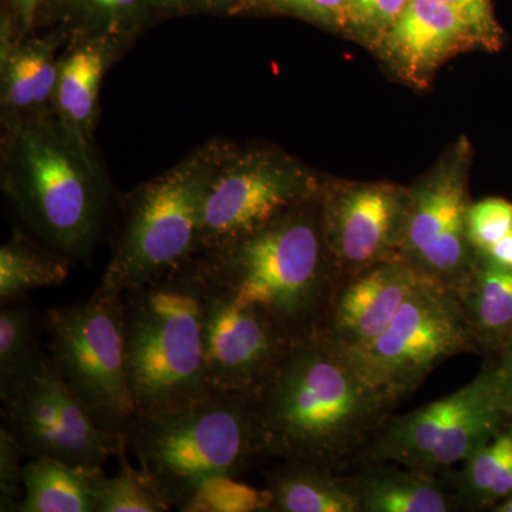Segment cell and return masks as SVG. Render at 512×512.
I'll return each mask as SVG.
<instances>
[{
  "label": "cell",
  "instance_id": "12",
  "mask_svg": "<svg viewBox=\"0 0 512 512\" xmlns=\"http://www.w3.org/2000/svg\"><path fill=\"white\" fill-rule=\"evenodd\" d=\"M0 399L3 427L28 458L103 470L123 447V431L101 424L57 376L47 355L0 392Z\"/></svg>",
  "mask_w": 512,
  "mask_h": 512
},
{
  "label": "cell",
  "instance_id": "33",
  "mask_svg": "<svg viewBox=\"0 0 512 512\" xmlns=\"http://www.w3.org/2000/svg\"><path fill=\"white\" fill-rule=\"evenodd\" d=\"M239 0H154L158 20L178 16H232Z\"/></svg>",
  "mask_w": 512,
  "mask_h": 512
},
{
  "label": "cell",
  "instance_id": "6",
  "mask_svg": "<svg viewBox=\"0 0 512 512\" xmlns=\"http://www.w3.org/2000/svg\"><path fill=\"white\" fill-rule=\"evenodd\" d=\"M229 144L211 138L128 192L113 254L93 295L123 296L167 278L194 258L205 195Z\"/></svg>",
  "mask_w": 512,
  "mask_h": 512
},
{
  "label": "cell",
  "instance_id": "15",
  "mask_svg": "<svg viewBox=\"0 0 512 512\" xmlns=\"http://www.w3.org/2000/svg\"><path fill=\"white\" fill-rule=\"evenodd\" d=\"M476 50H481L476 35L450 6L410 0L370 52L394 79L423 92L448 60Z\"/></svg>",
  "mask_w": 512,
  "mask_h": 512
},
{
  "label": "cell",
  "instance_id": "2",
  "mask_svg": "<svg viewBox=\"0 0 512 512\" xmlns=\"http://www.w3.org/2000/svg\"><path fill=\"white\" fill-rule=\"evenodd\" d=\"M188 264L202 281L261 309L293 343L320 332L343 282L323 231L319 192Z\"/></svg>",
  "mask_w": 512,
  "mask_h": 512
},
{
  "label": "cell",
  "instance_id": "19",
  "mask_svg": "<svg viewBox=\"0 0 512 512\" xmlns=\"http://www.w3.org/2000/svg\"><path fill=\"white\" fill-rule=\"evenodd\" d=\"M362 512L461 511L447 473L429 474L390 461L350 468Z\"/></svg>",
  "mask_w": 512,
  "mask_h": 512
},
{
  "label": "cell",
  "instance_id": "32",
  "mask_svg": "<svg viewBox=\"0 0 512 512\" xmlns=\"http://www.w3.org/2000/svg\"><path fill=\"white\" fill-rule=\"evenodd\" d=\"M26 457L18 440L9 430L0 429V511L18 512L23 498V467Z\"/></svg>",
  "mask_w": 512,
  "mask_h": 512
},
{
  "label": "cell",
  "instance_id": "21",
  "mask_svg": "<svg viewBox=\"0 0 512 512\" xmlns=\"http://www.w3.org/2000/svg\"><path fill=\"white\" fill-rule=\"evenodd\" d=\"M269 512H362L349 471L301 460H279L264 473Z\"/></svg>",
  "mask_w": 512,
  "mask_h": 512
},
{
  "label": "cell",
  "instance_id": "28",
  "mask_svg": "<svg viewBox=\"0 0 512 512\" xmlns=\"http://www.w3.org/2000/svg\"><path fill=\"white\" fill-rule=\"evenodd\" d=\"M349 0H239L234 18H291L343 37Z\"/></svg>",
  "mask_w": 512,
  "mask_h": 512
},
{
  "label": "cell",
  "instance_id": "1",
  "mask_svg": "<svg viewBox=\"0 0 512 512\" xmlns=\"http://www.w3.org/2000/svg\"><path fill=\"white\" fill-rule=\"evenodd\" d=\"M272 460L348 471L399 406L322 333L293 343L255 387Z\"/></svg>",
  "mask_w": 512,
  "mask_h": 512
},
{
  "label": "cell",
  "instance_id": "17",
  "mask_svg": "<svg viewBox=\"0 0 512 512\" xmlns=\"http://www.w3.org/2000/svg\"><path fill=\"white\" fill-rule=\"evenodd\" d=\"M128 47L109 37L67 40L59 60L52 111L69 143L97 170L104 171L94 131L100 116V89L104 76Z\"/></svg>",
  "mask_w": 512,
  "mask_h": 512
},
{
  "label": "cell",
  "instance_id": "10",
  "mask_svg": "<svg viewBox=\"0 0 512 512\" xmlns=\"http://www.w3.org/2000/svg\"><path fill=\"white\" fill-rule=\"evenodd\" d=\"M477 353L456 289L424 279L389 328L360 352L350 353L370 382L400 404L441 363Z\"/></svg>",
  "mask_w": 512,
  "mask_h": 512
},
{
  "label": "cell",
  "instance_id": "22",
  "mask_svg": "<svg viewBox=\"0 0 512 512\" xmlns=\"http://www.w3.org/2000/svg\"><path fill=\"white\" fill-rule=\"evenodd\" d=\"M458 295L478 355L498 357L512 339V269L477 254L473 275Z\"/></svg>",
  "mask_w": 512,
  "mask_h": 512
},
{
  "label": "cell",
  "instance_id": "34",
  "mask_svg": "<svg viewBox=\"0 0 512 512\" xmlns=\"http://www.w3.org/2000/svg\"><path fill=\"white\" fill-rule=\"evenodd\" d=\"M50 0H2V9L6 10L16 25L23 39L36 32L37 19Z\"/></svg>",
  "mask_w": 512,
  "mask_h": 512
},
{
  "label": "cell",
  "instance_id": "9",
  "mask_svg": "<svg viewBox=\"0 0 512 512\" xmlns=\"http://www.w3.org/2000/svg\"><path fill=\"white\" fill-rule=\"evenodd\" d=\"M323 175L268 144H229L202 207L197 254L262 227L318 194Z\"/></svg>",
  "mask_w": 512,
  "mask_h": 512
},
{
  "label": "cell",
  "instance_id": "25",
  "mask_svg": "<svg viewBox=\"0 0 512 512\" xmlns=\"http://www.w3.org/2000/svg\"><path fill=\"white\" fill-rule=\"evenodd\" d=\"M70 262L72 259L52 248L40 247L22 232H13L0 248V302L8 305L36 289L64 284Z\"/></svg>",
  "mask_w": 512,
  "mask_h": 512
},
{
  "label": "cell",
  "instance_id": "23",
  "mask_svg": "<svg viewBox=\"0 0 512 512\" xmlns=\"http://www.w3.org/2000/svg\"><path fill=\"white\" fill-rule=\"evenodd\" d=\"M100 471L56 458H29L18 512H96L94 480Z\"/></svg>",
  "mask_w": 512,
  "mask_h": 512
},
{
  "label": "cell",
  "instance_id": "3",
  "mask_svg": "<svg viewBox=\"0 0 512 512\" xmlns=\"http://www.w3.org/2000/svg\"><path fill=\"white\" fill-rule=\"evenodd\" d=\"M124 446L180 511H191L208 485L272 461L255 389L214 390L200 403L156 417L134 416Z\"/></svg>",
  "mask_w": 512,
  "mask_h": 512
},
{
  "label": "cell",
  "instance_id": "5",
  "mask_svg": "<svg viewBox=\"0 0 512 512\" xmlns=\"http://www.w3.org/2000/svg\"><path fill=\"white\" fill-rule=\"evenodd\" d=\"M128 387L136 416L180 412L214 392L202 342L201 282L184 265L123 293Z\"/></svg>",
  "mask_w": 512,
  "mask_h": 512
},
{
  "label": "cell",
  "instance_id": "7",
  "mask_svg": "<svg viewBox=\"0 0 512 512\" xmlns=\"http://www.w3.org/2000/svg\"><path fill=\"white\" fill-rule=\"evenodd\" d=\"M507 421L497 359L488 357L480 373L457 392L413 412L392 414L352 468L390 461L423 473L443 474L473 456Z\"/></svg>",
  "mask_w": 512,
  "mask_h": 512
},
{
  "label": "cell",
  "instance_id": "30",
  "mask_svg": "<svg viewBox=\"0 0 512 512\" xmlns=\"http://www.w3.org/2000/svg\"><path fill=\"white\" fill-rule=\"evenodd\" d=\"M512 232V202L500 197L471 201L467 235L477 254H484Z\"/></svg>",
  "mask_w": 512,
  "mask_h": 512
},
{
  "label": "cell",
  "instance_id": "4",
  "mask_svg": "<svg viewBox=\"0 0 512 512\" xmlns=\"http://www.w3.org/2000/svg\"><path fill=\"white\" fill-rule=\"evenodd\" d=\"M0 184L46 247L70 259L90 255L109 208L110 181L69 143L53 114L2 121Z\"/></svg>",
  "mask_w": 512,
  "mask_h": 512
},
{
  "label": "cell",
  "instance_id": "36",
  "mask_svg": "<svg viewBox=\"0 0 512 512\" xmlns=\"http://www.w3.org/2000/svg\"><path fill=\"white\" fill-rule=\"evenodd\" d=\"M483 255L485 258L490 259L494 264L504 266V268L512 269V232L498 241L494 247L488 249Z\"/></svg>",
  "mask_w": 512,
  "mask_h": 512
},
{
  "label": "cell",
  "instance_id": "16",
  "mask_svg": "<svg viewBox=\"0 0 512 512\" xmlns=\"http://www.w3.org/2000/svg\"><path fill=\"white\" fill-rule=\"evenodd\" d=\"M424 279L402 259L352 276L340 285L319 333L350 353L369 348Z\"/></svg>",
  "mask_w": 512,
  "mask_h": 512
},
{
  "label": "cell",
  "instance_id": "26",
  "mask_svg": "<svg viewBox=\"0 0 512 512\" xmlns=\"http://www.w3.org/2000/svg\"><path fill=\"white\" fill-rule=\"evenodd\" d=\"M126 446L121 447L119 473L107 477L104 471L94 480L96 512H165L173 505L164 497L146 471L131 466Z\"/></svg>",
  "mask_w": 512,
  "mask_h": 512
},
{
  "label": "cell",
  "instance_id": "13",
  "mask_svg": "<svg viewBox=\"0 0 512 512\" xmlns=\"http://www.w3.org/2000/svg\"><path fill=\"white\" fill-rule=\"evenodd\" d=\"M319 200L326 242L343 282L372 266L400 259L409 185L323 175Z\"/></svg>",
  "mask_w": 512,
  "mask_h": 512
},
{
  "label": "cell",
  "instance_id": "18",
  "mask_svg": "<svg viewBox=\"0 0 512 512\" xmlns=\"http://www.w3.org/2000/svg\"><path fill=\"white\" fill-rule=\"evenodd\" d=\"M66 43L60 29L35 32L0 63V121L53 114L60 50Z\"/></svg>",
  "mask_w": 512,
  "mask_h": 512
},
{
  "label": "cell",
  "instance_id": "27",
  "mask_svg": "<svg viewBox=\"0 0 512 512\" xmlns=\"http://www.w3.org/2000/svg\"><path fill=\"white\" fill-rule=\"evenodd\" d=\"M28 306L3 305L0 312V392L8 389L45 357Z\"/></svg>",
  "mask_w": 512,
  "mask_h": 512
},
{
  "label": "cell",
  "instance_id": "20",
  "mask_svg": "<svg viewBox=\"0 0 512 512\" xmlns=\"http://www.w3.org/2000/svg\"><path fill=\"white\" fill-rule=\"evenodd\" d=\"M157 22L154 0H50L37 19L36 32L57 28L67 40L109 37L131 49Z\"/></svg>",
  "mask_w": 512,
  "mask_h": 512
},
{
  "label": "cell",
  "instance_id": "14",
  "mask_svg": "<svg viewBox=\"0 0 512 512\" xmlns=\"http://www.w3.org/2000/svg\"><path fill=\"white\" fill-rule=\"evenodd\" d=\"M197 278L201 282L205 366L212 387L255 389L293 342L261 309L239 303L228 292Z\"/></svg>",
  "mask_w": 512,
  "mask_h": 512
},
{
  "label": "cell",
  "instance_id": "37",
  "mask_svg": "<svg viewBox=\"0 0 512 512\" xmlns=\"http://www.w3.org/2000/svg\"><path fill=\"white\" fill-rule=\"evenodd\" d=\"M490 511L494 512H512V494L508 495L507 498H504L500 503L495 504Z\"/></svg>",
  "mask_w": 512,
  "mask_h": 512
},
{
  "label": "cell",
  "instance_id": "35",
  "mask_svg": "<svg viewBox=\"0 0 512 512\" xmlns=\"http://www.w3.org/2000/svg\"><path fill=\"white\" fill-rule=\"evenodd\" d=\"M495 359H497L498 375H500L504 410L508 419L512 420V339Z\"/></svg>",
  "mask_w": 512,
  "mask_h": 512
},
{
  "label": "cell",
  "instance_id": "31",
  "mask_svg": "<svg viewBox=\"0 0 512 512\" xmlns=\"http://www.w3.org/2000/svg\"><path fill=\"white\" fill-rule=\"evenodd\" d=\"M463 19L476 35L483 52H500L505 45V33L498 22L493 0H441Z\"/></svg>",
  "mask_w": 512,
  "mask_h": 512
},
{
  "label": "cell",
  "instance_id": "24",
  "mask_svg": "<svg viewBox=\"0 0 512 512\" xmlns=\"http://www.w3.org/2000/svg\"><path fill=\"white\" fill-rule=\"evenodd\" d=\"M461 511L491 510L512 494V420L485 443L457 473H448Z\"/></svg>",
  "mask_w": 512,
  "mask_h": 512
},
{
  "label": "cell",
  "instance_id": "8",
  "mask_svg": "<svg viewBox=\"0 0 512 512\" xmlns=\"http://www.w3.org/2000/svg\"><path fill=\"white\" fill-rule=\"evenodd\" d=\"M50 365L109 429L136 416L128 387L123 296H96L49 309L43 316Z\"/></svg>",
  "mask_w": 512,
  "mask_h": 512
},
{
  "label": "cell",
  "instance_id": "11",
  "mask_svg": "<svg viewBox=\"0 0 512 512\" xmlns=\"http://www.w3.org/2000/svg\"><path fill=\"white\" fill-rule=\"evenodd\" d=\"M474 150L460 136L427 173L409 185L410 202L400 259L430 281L460 292L470 281L477 252L467 235Z\"/></svg>",
  "mask_w": 512,
  "mask_h": 512
},
{
  "label": "cell",
  "instance_id": "29",
  "mask_svg": "<svg viewBox=\"0 0 512 512\" xmlns=\"http://www.w3.org/2000/svg\"><path fill=\"white\" fill-rule=\"evenodd\" d=\"M410 0H349L343 37L372 50Z\"/></svg>",
  "mask_w": 512,
  "mask_h": 512
}]
</instances>
